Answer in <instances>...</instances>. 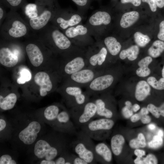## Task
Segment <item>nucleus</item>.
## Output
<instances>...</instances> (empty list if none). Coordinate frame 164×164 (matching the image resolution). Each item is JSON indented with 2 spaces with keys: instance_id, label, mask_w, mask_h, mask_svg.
Listing matches in <instances>:
<instances>
[{
  "instance_id": "1",
  "label": "nucleus",
  "mask_w": 164,
  "mask_h": 164,
  "mask_svg": "<svg viewBox=\"0 0 164 164\" xmlns=\"http://www.w3.org/2000/svg\"><path fill=\"white\" fill-rule=\"evenodd\" d=\"M63 134L52 133L38 139L32 145L35 157L39 160H52L67 151L68 142Z\"/></svg>"
},
{
  "instance_id": "2",
  "label": "nucleus",
  "mask_w": 164,
  "mask_h": 164,
  "mask_svg": "<svg viewBox=\"0 0 164 164\" xmlns=\"http://www.w3.org/2000/svg\"><path fill=\"white\" fill-rule=\"evenodd\" d=\"M12 124V135L20 144L26 147L32 146L43 128L44 122L36 116H17Z\"/></svg>"
},
{
  "instance_id": "3",
  "label": "nucleus",
  "mask_w": 164,
  "mask_h": 164,
  "mask_svg": "<svg viewBox=\"0 0 164 164\" xmlns=\"http://www.w3.org/2000/svg\"><path fill=\"white\" fill-rule=\"evenodd\" d=\"M36 115L55 131L70 135L77 133L69 110L62 106L58 104L50 105L47 107L42 113Z\"/></svg>"
},
{
  "instance_id": "4",
  "label": "nucleus",
  "mask_w": 164,
  "mask_h": 164,
  "mask_svg": "<svg viewBox=\"0 0 164 164\" xmlns=\"http://www.w3.org/2000/svg\"><path fill=\"white\" fill-rule=\"evenodd\" d=\"M36 33L44 45L56 54L62 55L75 46L61 30L51 23Z\"/></svg>"
},
{
  "instance_id": "5",
  "label": "nucleus",
  "mask_w": 164,
  "mask_h": 164,
  "mask_svg": "<svg viewBox=\"0 0 164 164\" xmlns=\"http://www.w3.org/2000/svg\"><path fill=\"white\" fill-rule=\"evenodd\" d=\"M30 31H32L25 20L16 11L10 10L0 26V39L7 40H18L29 36Z\"/></svg>"
},
{
  "instance_id": "6",
  "label": "nucleus",
  "mask_w": 164,
  "mask_h": 164,
  "mask_svg": "<svg viewBox=\"0 0 164 164\" xmlns=\"http://www.w3.org/2000/svg\"><path fill=\"white\" fill-rule=\"evenodd\" d=\"M39 5L38 16L26 20L31 31L36 33L49 24L56 12L60 8L57 0H37Z\"/></svg>"
},
{
  "instance_id": "7",
  "label": "nucleus",
  "mask_w": 164,
  "mask_h": 164,
  "mask_svg": "<svg viewBox=\"0 0 164 164\" xmlns=\"http://www.w3.org/2000/svg\"><path fill=\"white\" fill-rule=\"evenodd\" d=\"M86 49L75 45L61 55L64 58L63 73L67 76L88 67Z\"/></svg>"
},
{
  "instance_id": "8",
  "label": "nucleus",
  "mask_w": 164,
  "mask_h": 164,
  "mask_svg": "<svg viewBox=\"0 0 164 164\" xmlns=\"http://www.w3.org/2000/svg\"><path fill=\"white\" fill-rule=\"evenodd\" d=\"M76 134V139L71 144L73 151L88 164L97 163L92 139L81 130Z\"/></svg>"
},
{
  "instance_id": "9",
  "label": "nucleus",
  "mask_w": 164,
  "mask_h": 164,
  "mask_svg": "<svg viewBox=\"0 0 164 164\" xmlns=\"http://www.w3.org/2000/svg\"><path fill=\"white\" fill-rule=\"evenodd\" d=\"M111 21L110 13L101 8L92 13L85 24L95 40H97L104 36L106 28L110 24Z\"/></svg>"
},
{
  "instance_id": "10",
  "label": "nucleus",
  "mask_w": 164,
  "mask_h": 164,
  "mask_svg": "<svg viewBox=\"0 0 164 164\" xmlns=\"http://www.w3.org/2000/svg\"><path fill=\"white\" fill-rule=\"evenodd\" d=\"M108 53L102 40H95L93 45L86 49L88 67L97 70H104Z\"/></svg>"
},
{
  "instance_id": "11",
  "label": "nucleus",
  "mask_w": 164,
  "mask_h": 164,
  "mask_svg": "<svg viewBox=\"0 0 164 164\" xmlns=\"http://www.w3.org/2000/svg\"><path fill=\"white\" fill-rule=\"evenodd\" d=\"M114 124L113 119L99 118L92 120L80 128L92 139L100 141L106 138L108 132L111 129Z\"/></svg>"
},
{
  "instance_id": "12",
  "label": "nucleus",
  "mask_w": 164,
  "mask_h": 164,
  "mask_svg": "<svg viewBox=\"0 0 164 164\" xmlns=\"http://www.w3.org/2000/svg\"><path fill=\"white\" fill-rule=\"evenodd\" d=\"M84 15L71 8H60L56 12L50 23L62 31L67 28L82 23Z\"/></svg>"
},
{
  "instance_id": "13",
  "label": "nucleus",
  "mask_w": 164,
  "mask_h": 164,
  "mask_svg": "<svg viewBox=\"0 0 164 164\" xmlns=\"http://www.w3.org/2000/svg\"><path fill=\"white\" fill-rule=\"evenodd\" d=\"M1 43L3 46L0 49V63L8 67H14L22 56V45L17 40L1 39Z\"/></svg>"
},
{
  "instance_id": "14",
  "label": "nucleus",
  "mask_w": 164,
  "mask_h": 164,
  "mask_svg": "<svg viewBox=\"0 0 164 164\" xmlns=\"http://www.w3.org/2000/svg\"><path fill=\"white\" fill-rule=\"evenodd\" d=\"M62 32L74 45L82 48L87 49L95 41L88 27L82 23Z\"/></svg>"
},
{
  "instance_id": "15",
  "label": "nucleus",
  "mask_w": 164,
  "mask_h": 164,
  "mask_svg": "<svg viewBox=\"0 0 164 164\" xmlns=\"http://www.w3.org/2000/svg\"><path fill=\"white\" fill-rule=\"evenodd\" d=\"M69 111L75 126L80 128L95 118L97 107L91 98L82 105L70 108Z\"/></svg>"
},
{
  "instance_id": "16",
  "label": "nucleus",
  "mask_w": 164,
  "mask_h": 164,
  "mask_svg": "<svg viewBox=\"0 0 164 164\" xmlns=\"http://www.w3.org/2000/svg\"><path fill=\"white\" fill-rule=\"evenodd\" d=\"M26 38L27 39L25 45L26 53L32 65L38 67L42 64L44 59L41 47L42 42L35 33Z\"/></svg>"
},
{
  "instance_id": "17",
  "label": "nucleus",
  "mask_w": 164,
  "mask_h": 164,
  "mask_svg": "<svg viewBox=\"0 0 164 164\" xmlns=\"http://www.w3.org/2000/svg\"><path fill=\"white\" fill-rule=\"evenodd\" d=\"M65 87L63 95L67 104L70 108L82 105L91 99L80 87L66 84Z\"/></svg>"
},
{
  "instance_id": "18",
  "label": "nucleus",
  "mask_w": 164,
  "mask_h": 164,
  "mask_svg": "<svg viewBox=\"0 0 164 164\" xmlns=\"http://www.w3.org/2000/svg\"><path fill=\"white\" fill-rule=\"evenodd\" d=\"M104 71L97 70L87 67L67 76V84L85 88Z\"/></svg>"
},
{
  "instance_id": "19",
  "label": "nucleus",
  "mask_w": 164,
  "mask_h": 164,
  "mask_svg": "<svg viewBox=\"0 0 164 164\" xmlns=\"http://www.w3.org/2000/svg\"><path fill=\"white\" fill-rule=\"evenodd\" d=\"M91 98L97 107V112L95 118H104L112 119L114 112L108 106L107 97L104 93L92 97Z\"/></svg>"
},
{
  "instance_id": "20",
  "label": "nucleus",
  "mask_w": 164,
  "mask_h": 164,
  "mask_svg": "<svg viewBox=\"0 0 164 164\" xmlns=\"http://www.w3.org/2000/svg\"><path fill=\"white\" fill-rule=\"evenodd\" d=\"M35 83L40 87L39 94L42 97H45L47 92L52 89L53 85L49 75L44 72H39L35 75Z\"/></svg>"
},
{
  "instance_id": "21",
  "label": "nucleus",
  "mask_w": 164,
  "mask_h": 164,
  "mask_svg": "<svg viewBox=\"0 0 164 164\" xmlns=\"http://www.w3.org/2000/svg\"><path fill=\"white\" fill-rule=\"evenodd\" d=\"M112 152L111 150L104 142H100L95 145L94 155L97 162L101 163L110 162L112 160Z\"/></svg>"
},
{
  "instance_id": "22",
  "label": "nucleus",
  "mask_w": 164,
  "mask_h": 164,
  "mask_svg": "<svg viewBox=\"0 0 164 164\" xmlns=\"http://www.w3.org/2000/svg\"><path fill=\"white\" fill-rule=\"evenodd\" d=\"M101 40L110 55L115 56L119 54L121 50V46L116 38L111 36H104Z\"/></svg>"
},
{
  "instance_id": "23",
  "label": "nucleus",
  "mask_w": 164,
  "mask_h": 164,
  "mask_svg": "<svg viewBox=\"0 0 164 164\" xmlns=\"http://www.w3.org/2000/svg\"><path fill=\"white\" fill-rule=\"evenodd\" d=\"M125 140L123 136L117 133L114 135L111 139V147L114 155L118 156L121 153Z\"/></svg>"
},
{
  "instance_id": "24",
  "label": "nucleus",
  "mask_w": 164,
  "mask_h": 164,
  "mask_svg": "<svg viewBox=\"0 0 164 164\" xmlns=\"http://www.w3.org/2000/svg\"><path fill=\"white\" fill-rule=\"evenodd\" d=\"M151 88L149 84L144 80L138 82L136 85L135 97L137 100L142 101L145 100L149 94Z\"/></svg>"
},
{
  "instance_id": "25",
  "label": "nucleus",
  "mask_w": 164,
  "mask_h": 164,
  "mask_svg": "<svg viewBox=\"0 0 164 164\" xmlns=\"http://www.w3.org/2000/svg\"><path fill=\"white\" fill-rule=\"evenodd\" d=\"M21 8L26 17V20L34 18L38 15L39 5L37 0L34 3L26 2Z\"/></svg>"
},
{
  "instance_id": "26",
  "label": "nucleus",
  "mask_w": 164,
  "mask_h": 164,
  "mask_svg": "<svg viewBox=\"0 0 164 164\" xmlns=\"http://www.w3.org/2000/svg\"><path fill=\"white\" fill-rule=\"evenodd\" d=\"M139 16L138 12L132 11L124 14L120 21V25L123 28H128L134 24L138 19Z\"/></svg>"
},
{
  "instance_id": "27",
  "label": "nucleus",
  "mask_w": 164,
  "mask_h": 164,
  "mask_svg": "<svg viewBox=\"0 0 164 164\" xmlns=\"http://www.w3.org/2000/svg\"><path fill=\"white\" fill-rule=\"evenodd\" d=\"M17 101V97L15 93H10L4 97L0 95V109L3 111L11 109L14 107Z\"/></svg>"
},
{
  "instance_id": "28",
  "label": "nucleus",
  "mask_w": 164,
  "mask_h": 164,
  "mask_svg": "<svg viewBox=\"0 0 164 164\" xmlns=\"http://www.w3.org/2000/svg\"><path fill=\"white\" fill-rule=\"evenodd\" d=\"M152 61V59L150 56H146L140 60L138 63L139 67L136 72L137 75L142 77L148 76L150 74L151 71L148 67Z\"/></svg>"
},
{
  "instance_id": "29",
  "label": "nucleus",
  "mask_w": 164,
  "mask_h": 164,
  "mask_svg": "<svg viewBox=\"0 0 164 164\" xmlns=\"http://www.w3.org/2000/svg\"><path fill=\"white\" fill-rule=\"evenodd\" d=\"M139 52V48L137 45H133L129 48L122 50L119 54V57L121 60L127 57L130 61H133L137 57Z\"/></svg>"
},
{
  "instance_id": "30",
  "label": "nucleus",
  "mask_w": 164,
  "mask_h": 164,
  "mask_svg": "<svg viewBox=\"0 0 164 164\" xmlns=\"http://www.w3.org/2000/svg\"><path fill=\"white\" fill-rule=\"evenodd\" d=\"M164 51V42L160 40L154 41L148 50L149 55L153 58L159 57Z\"/></svg>"
},
{
  "instance_id": "31",
  "label": "nucleus",
  "mask_w": 164,
  "mask_h": 164,
  "mask_svg": "<svg viewBox=\"0 0 164 164\" xmlns=\"http://www.w3.org/2000/svg\"><path fill=\"white\" fill-rule=\"evenodd\" d=\"M26 2V0H0V3L10 8V10L14 11L21 8Z\"/></svg>"
},
{
  "instance_id": "32",
  "label": "nucleus",
  "mask_w": 164,
  "mask_h": 164,
  "mask_svg": "<svg viewBox=\"0 0 164 164\" xmlns=\"http://www.w3.org/2000/svg\"><path fill=\"white\" fill-rule=\"evenodd\" d=\"M131 148L133 149H138L144 148L146 145L145 139L144 135L139 133L136 138L131 140L129 143Z\"/></svg>"
},
{
  "instance_id": "33",
  "label": "nucleus",
  "mask_w": 164,
  "mask_h": 164,
  "mask_svg": "<svg viewBox=\"0 0 164 164\" xmlns=\"http://www.w3.org/2000/svg\"><path fill=\"white\" fill-rule=\"evenodd\" d=\"M76 5L77 11L84 15L89 9L93 0H72Z\"/></svg>"
},
{
  "instance_id": "34",
  "label": "nucleus",
  "mask_w": 164,
  "mask_h": 164,
  "mask_svg": "<svg viewBox=\"0 0 164 164\" xmlns=\"http://www.w3.org/2000/svg\"><path fill=\"white\" fill-rule=\"evenodd\" d=\"M134 36L135 43L141 47L145 46L151 40L148 36L139 32H136Z\"/></svg>"
},
{
  "instance_id": "35",
  "label": "nucleus",
  "mask_w": 164,
  "mask_h": 164,
  "mask_svg": "<svg viewBox=\"0 0 164 164\" xmlns=\"http://www.w3.org/2000/svg\"><path fill=\"white\" fill-rule=\"evenodd\" d=\"M149 85L155 89L158 90L164 89V78H161L158 81L153 77H149L147 79Z\"/></svg>"
},
{
  "instance_id": "36",
  "label": "nucleus",
  "mask_w": 164,
  "mask_h": 164,
  "mask_svg": "<svg viewBox=\"0 0 164 164\" xmlns=\"http://www.w3.org/2000/svg\"><path fill=\"white\" fill-rule=\"evenodd\" d=\"M20 76L17 80L19 84H23L29 81L31 79V75L30 72L27 69L23 68L20 72Z\"/></svg>"
},
{
  "instance_id": "37",
  "label": "nucleus",
  "mask_w": 164,
  "mask_h": 164,
  "mask_svg": "<svg viewBox=\"0 0 164 164\" xmlns=\"http://www.w3.org/2000/svg\"><path fill=\"white\" fill-rule=\"evenodd\" d=\"M9 128L12 129L11 123H9L6 118L4 116H0V138L3 137L4 134L6 132L9 130L12 132V130L9 129Z\"/></svg>"
},
{
  "instance_id": "38",
  "label": "nucleus",
  "mask_w": 164,
  "mask_h": 164,
  "mask_svg": "<svg viewBox=\"0 0 164 164\" xmlns=\"http://www.w3.org/2000/svg\"><path fill=\"white\" fill-rule=\"evenodd\" d=\"M163 143L162 137L158 135H155L153 136L152 140L149 142L148 146L152 149H157L161 146Z\"/></svg>"
},
{
  "instance_id": "39",
  "label": "nucleus",
  "mask_w": 164,
  "mask_h": 164,
  "mask_svg": "<svg viewBox=\"0 0 164 164\" xmlns=\"http://www.w3.org/2000/svg\"><path fill=\"white\" fill-rule=\"evenodd\" d=\"M17 162L11 155L4 154L0 157V164H16Z\"/></svg>"
},
{
  "instance_id": "40",
  "label": "nucleus",
  "mask_w": 164,
  "mask_h": 164,
  "mask_svg": "<svg viewBox=\"0 0 164 164\" xmlns=\"http://www.w3.org/2000/svg\"><path fill=\"white\" fill-rule=\"evenodd\" d=\"M143 164H156L158 163L156 157L153 154H149L145 158H143Z\"/></svg>"
},
{
  "instance_id": "41",
  "label": "nucleus",
  "mask_w": 164,
  "mask_h": 164,
  "mask_svg": "<svg viewBox=\"0 0 164 164\" xmlns=\"http://www.w3.org/2000/svg\"><path fill=\"white\" fill-rule=\"evenodd\" d=\"M148 110L155 117L159 118L160 115L158 111V107L152 104H148L147 107Z\"/></svg>"
},
{
  "instance_id": "42",
  "label": "nucleus",
  "mask_w": 164,
  "mask_h": 164,
  "mask_svg": "<svg viewBox=\"0 0 164 164\" xmlns=\"http://www.w3.org/2000/svg\"><path fill=\"white\" fill-rule=\"evenodd\" d=\"M72 164H88L87 162L77 155L72 153Z\"/></svg>"
},
{
  "instance_id": "43",
  "label": "nucleus",
  "mask_w": 164,
  "mask_h": 164,
  "mask_svg": "<svg viewBox=\"0 0 164 164\" xmlns=\"http://www.w3.org/2000/svg\"><path fill=\"white\" fill-rule=\"evenodd\" d=\"M132 110L129 109L125 106L123 107L121 110V113L124 117L128 118L131 117L133 114Z\"/></svg>"
},
{
  "instance_id": "44",
  "label": "nucleus",
  "mask_w": 164,
  "mask_h": 164,
  "mask_svg": "<svg viewBox=\"0 0 164 164\" xmlns=\"http://www.w3.org/2000/svg\"><path fill=\"white\" fill-rule=\"evenodd\" d=\"M5 6L1 3L0 5V26L2 25L5 19L7 13L5 9Z\"/></svg>"
},
{
  "instance_id": "45",
  "label": "nucleus",
  "mask_w": 164,
  "mask_h": 164,
  "mask_svg": "<svg viewBox=\"0 0 164 164\" xmlns=\"http://www.w3.org/2000/svg\"><path fill=\"white\" fill-rule=\"evenodd\" d=\"M142 2L147 3L152 12H155L156 11L157 6L155 0H142Z\"/></svg>"
},
{
  "instance_id": "46",
  "label": "nucleus",
  "mask_w": 164,
  "mask_h": 164,
  "mask_svg": "<svg viewBox=\"0 0 164 164\" xmlns=\"http://www.w3.org/2000/svg\"><path fill=\"white\" fill-rule=\"evenodd\" d=\"M157 37L160 40L164 41V20L160 23L159 31Z\"/></svg>"
},
{
  "instance_id": "47",
  "label": "nucleus",
  "mask_w": 164,
  "mask_h": 164,
  "mask_svg": "<svg viewBox=\"0 0 164 164\" xmlns=\"http://www.w3.org/2000/svg\"><path fill=\"white\" fill-rule=\"evenodd\" d=\"M142 0H121V4L131 3L135 6H138L141 4Z\"/></svg>"
},
{
  "instance_id": "48",
  "label": "nucleus",
  "mask_w": 164,
  "mask_h": 164,
  "mask_svg": "<svg viewBox=\"0 0 164 164\" xmlns=\"http://www.w3.org/2000/svg\"><path fill=\"white\" fill-rule=\"evenodd\" d=\"M142 123L144 124H147L150 122L151 118L147 115H142L140 119Z\"/></svg>"
},
{
  "instance_id": "49",
  "label": "nucleus",
  "mask_w": 164,
  "mask_h": 164,
  "mask_svg": "<svg viewBox=\"0 0 164 164\" xmlns=\"http://www.w3.org/2000/svg\"><path fill=\"white\" fill-rule=\"evenodd\" d=\"M141 116L140 113L135 114L131 117L130 120L132 122H135L140 119Z\"/></svg>"
},
{
  "instance_id": "50",
  "label": "nucleus",
  "mask_w": 164,
  "mask_h": 164,
  "mask_svg": "<svg viewBox=\"0 0 164 164\" xmlns=\"http://www.w3.org/2000/svg\"><path fill=\"white\" fill-rule=\"evenodd\" d=\"M134 154L137 157H142L145 154V152L143 150L137 149L134 152Z\"/></svg>"
},
{
  "instance_id": "51",
  "label": "nucleus",
  "mask_w": 164,
  "mask_h": 164,
  "mask_svg": "<svg viewBox=\"0 0 164 164\" xmlns=\"http://www.w3.org/2000/svg\"><path fill=\"white\" fill-rule=\"evenodd\" d=\"M158 108L160 115L164 117V103H162L160 107H158Z\"/></svg>"
},
{
  "instance_id": "52",
  "label": "nucleus",
  "mask_w": 164,
  "mask_h": 164,
  "mask_svg": "<svg viewBox=\"0 0 164 164\" xmlns=\"http://www.w3.org/2000/svg\"><path fill=\"white\" fill-rule=\"evenodd\" d=\"M157 6L162 8L164 6V0H155Z\"/></svg>"
},
{
  "instance_id": "53",
  "label": "nucleus",
  "mask_w": 164,
  "mask_h": 164,
  "mask_svg": "<svg viewBox=\"0 0 164 164\" xmlns=\"http://www.w3.org/2000/svg\"><path fill=\"white\" fill-rule=\"evenodd\" d=\"M134 162L136 164H143V158L137 157L134 160Z\"/></svg>"
},
{
  "instance_id": "54",
  "label": "nucleus",
  "mask_w": 164,
  "mask_h": 164,
  "mask_svg": "<svg viewBox=\"0 0 164 164\" xmlns=\"http://www.w3.org/2000/svg\"><path fill=\"white\" fill-rule=\"evenodd\" d=\"M149 112L147 108L144 107L141 109L140 113L142 115H147L149 114Z\"/></svg>"
},
{
  "instance_id": "55",
  "label": "nucleus",
  "mask_w": 164,
  "mask_h": 164,
  "mask_svg": "<svg viewBox=\"0 0 164 164\" xmlns=\"http://www.w3.org/2000/svg\"><path fill=\"white\" fill-rule=\"evenodd\" d=\"M140 108V106L138 104H135L132 106V110L134 112H136L138 111Z\"/></svg>"
},
{
  "instance_id": "56",
  "label": "nucleus",
  "mask_w": 164,
  "mask_h": 164,
  "mask_svg": "<svg viewBox=\"0 0 164 164\" xmlns=\"http://www.w3.org/2000/svg\"><path fill=\"white\" fill-rule=\"evenodd\" d=\"M125 106L129 109H132V105L131 102L129 101H127L125 102Z\"/></svg>"
},
{
  "instance_id": "57",
  "label": "nucleus",
  "mask_w": 164,
  "mask_h": 164,
  "mask_svg": "<svg viewBox=\"0 0 164 164\" xmlns=\"http://www.w3.org/2000/svg\"><path fill=\"white\" fill-rule=\"evenodd\" d=\"M148 127L149 129L153 130L155 128L156 126L153 124H150L148 125Z\"/></svg>"
},
{
  "instance_id": "58",
  "label": "nucleus",
  "mask_w": 164,
  "mask_h": 164,
  "mask_svg": "<svg viewBox=\"0 0 164 164\" xmlns=\"http://www.w3.org/2000/svg\"><path fill=\"white\" fill-rule=\"evenodd\" d=\"M158 135L162 137L164 135V132L162 130L160 129L159 130L158 132Z\"/></svg>"
},
{
  "instance_id": "59",
  "label": "nucleus",
  "mask_w": 164,
  "mask_h": 164,
  "mask_svg": "<svg viewBox=\"0 0 164 164\" xmlns=\"http://www.w3.org/2000/svg\"><path fill=\"white\" fill-rule=\"evenodd\" d=\"M162 77L164 78V65L162 70Z\"/></svg>"
},
{
  "instance_id": "60",
  "label": "nucleus",
  "mask_w": 164,
  "mask_h": 164,
  "mask_svg": "<svg viewBox=\"0 0 164 164\" xmlns=\"http://www.w3.org/2000/svg\"><path fill=\"white\" fill-rule=\"evenodd\" d=\"M95 0L97 1L99 3H100L101 1V0Z\"/></svg>"
},
{
  "instance_id": "61",
  "label": "nucleus",
  "mask_w": 164,
  "mask_h": 164,
  "mask_svg": "<svg viewBox=\"0 0 164 164\" xmlns=\"http://www.w3.org/2000/svg\"></svg>"
}]
</instances>
